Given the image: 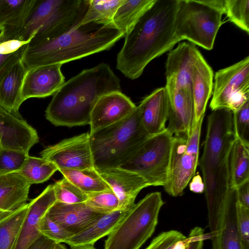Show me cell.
Returning <instances> with one entry per match:
<instances>
[{
    "mask_svg": "<svg viewBox=\"0 0 249 249\" xmlns=\"http://www.w3.org/2000/svg\"><path fill=\"white\" fill-rule=\"evenodd\" d=\"M178 0H156L125 35L117 56L116 68L134 80L154 58L181 40L175 31Z\"/></svg>",
    "mask_w": 249,
    "mask_h": 249,
    "instance_id": "obj_1",
    "label": "cell"
},
{
    "mask_svg": "<svg viewBox=\"0 0 249 249\" xmlns=\"http://www.w3.org/2000/svg\"><path fill=\"white\" fill-rule=\"evenodd\" d=\"M117 91H121L120 79L108 64L100 63L65 82L53 95L45 111L46 118L56 126L89 124L98 99Z\"/></svg>",
    "mask_w": 249,
    "mask_h": 249,
    "instance_id": "obj_2",
    "label": "cell"
},
{
    "mask_svg": "<svg viewBox=\"0 0 249 249\" xmlns=\"http://www.w3.org/2000/svg\"><path fill=\"white\" fill-rule=\"evenodd\" d=\"M124 34L113 24L91 22L59 36L27 45L21 59L27 69L61 64L110 49Z\"/></svg>",
    "mask_w": 249,
    "mask_h": 249,
    "instance_id": "obj_3",
    "label": "cell"
},
{
    "mask_svg": "<svg viewBox=\"0 0 249 249\" xmlns=\"http://www.w3.org/2000/svg\"><path fill=\"white\" fill-rule=\"evenodd\" d=\"M89 134L97 170L124 164L150 136L142 124L139 106L121 120Z\"/></svg>",
    "mask_w": 249,
    "mask_h": 249,
    "instance_id": "obj_4",
    "label": "cell"
},
{
    "mask_svg": "<svg viewBox=\"0 0 249 249\" xmlns=\"http://www.w3.org/2000/svg\"><path fill=\"white\" fill-rule=\"evenodd\" d=\"M89 0H35L16 39L36 43L57 37L78 26Z\"/></svg>",
    "mask_w": 249,
    "mask_h": 249,
    "instance_id": "obj_5",
    "label": "cell"
},
{
    "mask_svg": "<svg viewBox=\"0 0 249 249\" xmlns=\"http://www.w3.org/2000/svg\"><path fill=\"white\" fill-rule=\"evenodd\" d=\"M164 203L160 192L147 194L108 235L104 249H139L154 233Z\"/></svg>",
    "mask_w": 249,
    "mask_h": 249,
    "instance_id": "obj_6",
    "label": "cell"
},
{
    "mask_svg": "<svg viewBox=\"0 0 249 249\" xmlns=\"http://www.w3.org/2000/svg\"><path fill=\"white\" fill-rule=\"evenodd\" d=\"M223 14L200 0H178L175 18L176 36L205 49H213L222 24Z\"/></svg>",
    "mask_w": 249,
    "mask_h": 249,
    "instance_id": "obj_7",
    "label": "cell"
},
{
    "mask_svg": "<svg viewBox=\"0 0 249 249\" xmlns=\"http://www.w3.org/2000/svg\"><path fill=\"white\" fill-rule=\"evenodd\" d=\"M173 135L166 129L150 136L132 157L119 167L143 177L150 186H164L167 181Z\"/></svg>",
    "mask_w": 249,
    "mask_h": 249,
    "instance_id": "obj_8",
    "label": "cell"
},
{
    "mask_svg": "<svg viewBox=\"0 0 249 249\" xmlns=\"http://www.w3.org/2000/svg\"><path fill=\"white\" fill-rule=\"evenodd\" d=\"M204 118L194 124L188 136H173L167 181L163 186L170 196L182 195L198 165L199 147Z\"/></svg>",
    "mask_w": 249,
    "mask_h": 249,
    "instance_id": "obj_9",
    "label": "cell"
},
{
    "mask_svg": "<svg viewBox=\"0 0 249 249\" xmlns=\"http://www.w3.org/2000/svg\"><path fill=\"white\" fill-rule=\"evenodd\" d=\"M214 80L212 110L237 111L249 101V56L216 71Z\"/></svg>",
    "mask_w": 249,
    "mask_h": 249,
    "instance_id": "obj_10",
    "label": "cell"
},
{
    "mask_svg": "<svg viewBox=\"0 0 249 249\" xmlns=\"http://www.w3.org/2000/svg\"><path fill=\"white\" fill-rule=\"evenodd\" d=\"M207 132L200 168L219 166L226 160L236 139L233 112L226 109L212 110L208 117Z\"/></svg>",
    "mask_w": 249,
    "mask_h": 249,
    "instance_id": "obj_11",
    "label": "cell"
},
{
    "mask_svg": "<svg viewBox=\"0 0 249 249\" xmlns=\"http://www.w3.org/2000/svg\"><path fill=\"white\" fill-rule=\"evenodd\" d=\"M228 158L218 166L201 168L204 183L213 249H217L225 201L231 188Z\"/></svg>",
    "mask_w": 249,
    "mask_h": 249,
    "instance_id": "obj_12",
    "label": "cell"
},
{
    "mask_svg": "<svg viewBox=\"0 0 249 249\" xmlns=\"http://www.w3.org/2000/svg\"><path fill=\"white\" fill-rule=\"evenodd\" d=\"M42 158L58 169L81 170L94 168L89 133H84L49 146L40 152Z\"/></svg>",
    "mask_w": 249,
    "mask_h": 249,
    "instance_id": "obj_13",
    "label": "cell"
},
{
    "mask_svg": "<svg viewBox=\"0 0 249 249\" xmlns=\"http://www.w3.org/2000/svg\"><path fill=\"white\" fill-rule=\"evenodd\" d=\"M168 98V131L174 136H188L195 122V107L192 89L165 86Z\"/></svg>",
    "mask_w": 249,
    "mask_h": 249,
    "instance_id": "obj_14",
    "label": "cell"
},
{
    "mask_svg": "<svg viewBox=\"0 0 249 249\" xmlns=\"http://www.w3.org/2000/svg\"><path fill=\"white\" fill-rule=\"evenodd\" d=\"M200 53L195 44L185 42L170 50L165 65V86L192 89L193 68Z\"/></svg>",
    "mask_w": 249,
    "mask_h": 249,
    "instance_id": "obj_15",
    "label": "cell"
},
{
    "mask_svg": "<svg viewBox=\"0 0 249 249\" xmlns=\"http://www.w3.org/2000/svg\"><path fill=\"white\" fill-rule=\"evenodd\" d=\"M97 171L116 195L119 200L118 210L129 212L134 206L139 192L150 186L140 175L120 167Z\"/></svg>",
    "mask_w": 249,
    "mask_h": 249,
    "instance_id": "obj_16",
    "label": "cell"
},
{
    "mask_svg": "<svg viewBox=\"0 0 249 249\" xmlns=\"http://www.w3.org/2000/svg\"><path fill=\"white\" fill-rule=\"evenodd\" d=\"M136 107L131 99L121 91H113L102 96L91 111L89 133L121 120Z\"/></svg>",
    "mask_w": 249,
    "mask_h": 249,
    "instance_id": "obj_17",
    "label": "cell"
},
{
    "mask_svg": "<svg viewBox=\"0 0 249 249\" xmlns=\"http://www.w3.org/2000/svg\"><path fill=\"white\" fill-rule=\"evenodd\" d=\"M0 140L3 148L29 153L39 141L36 130L0 106Z\"/></svg>",
    "mask_w": 249,
    "mask_h": 249,
    "instance_id": "obj_18",
    "label": "cell"
},
{
    "mask_svg": "<svg viewBox=\"0 0 249 249\" xmlns=\"http://www.w3.org/2000/svg\"><path fill=\"white\" fill-rule=\"evenodd\" d=\"M61 66L52 64L28 69L21 89L23 101L31 98H44L53 95L65 83Z\"/></svg>",
    "mask_w": 249,
    "mask_h": 249,
    "instance_id": "obj_19",
    "label": "cell"
},
{
    "mask_svg": "<svg viewBox=\"0 0 249 249\" xmlns=\"http://www.w3.org/2000/svg\"><path fill=\"white\" fill-rule=\"evenodd\" d=\"M55 201L53 185H49L28 203L27 214L15 249H28L40 237L39 221Z\"/></svg>",
    "mask_w": 249,
    "mask_h": 249,
    "instance_id": "obj_20",
    "label": "cell"
},
{
    "mask_svg": "<svg viewBox=\"0 0 249 249\" xmlns=\"http://www.w3.org/2000/svg\"><path fill=\"white\" fill-rule=\"evenodd\" d=\"M31 186L19 172L0 173V223L28 203Z\"/></svg>",
    "mask_w": 249,
    "mask_h": 249,
    "instance_id": "obj_21",
    "label": "cell"
},
{
    "mask_svg": "<svg viewBox=\"0 0 249 249\" xmlns=\"http://www.w3.org/2000/svg\"><path fill=\"white\" fill-rule=\"evenodd\" d=\"M47 213L72 235L84 230L102 214L92 210L85 202L66 204L57 201L49 208Z\"/></svg>",
    "mask_w": 249,
    "mask_h": 249,
    "instance_id": "obj_22",
    "label": "cell"
},
{
    "mask_svg": "<svg viewBox=\"0 0 249 249\" xmlns=\"http://www.w3.org/2000/svg\"><path fill=\"white\" fill-rule=\"evenodd\" d=\"M142 124L149 136L160 133L166 129L168 118V98L164 87L154 90L139 105Z\"/></svg>",
    "mask_w": 249,
    "mask_h": 249,
    "instance_id": "obj_23",
    "label": "cell"
},
{
    "mask_svg": "<svg viewBox=\"0 0 249 249\" xmlns=\"http://www.w3.org/2000/svg\"><path fill=\"white\" fill-rule=\"evenodd\" d=\"M213 70L200 53L194 66L192 76L194 124L205 116L207 105L213 92Z\"/></svg>",
    "mask_w": 249,
    "mask_h": 249,
    "instance_id": "obj_24",
    "label": "cell"
},
{
    "mask_svg": "<svg viewBox=\"0 0 249 249\" xmlns=\"http://www.w3.org/2000/svg\"><path fill=\"white\" fill-rule=\"evenodd\" d=\"M128 212L117 210L109 213L102 214L84 230L72 235L65 243L71 248L93 246L99 239L108 235Z\"/></svg>",
    "mask_w": 249,
    "mask_h": 249,
    "instance_id": "obj_25",
    "label": "cell"
},
{
    "mask_svg": "<svg viewBox=\"0 0 249 249\" xmlns=\"http://www.w3.org/2000/svg\"><path fill=\"white\" fill-rule=\"evenodd\" d=\"M35 0H0V40L16 39Z\"/></svg>",
    "mask_w": 249,
    "mask_h": 249,
    "instance_id": "obj_26",
    "label": "cell"
},
{
    "mask_svg": "<svg viewBox=\"0 0 249 249\" xmlns=\"http://www.w3.org/2000/svg\"><path fill=\"white\" fill-rule=\"evenodd\" d=\"M27 68L20 60L0 83V106L15 116L22 118L19 111L24 102L21 89Z\"/></svg>",
    "mask_w": 249,
    "mask_h": 249,
    "instance_id": "obj_27",
    "label": "cell"
},
{
    "mask_svg": "<svg viewBox=\"0 0 249 249\" xmlns=\"http://www.w3.org/2000/svg\"><path fill=\"white\" fill-rule=\"evenodd\" d=\"M236 189L231 187L223 212L217 249H242L237 214Z\"/></svg>",
    "mask_w": 249,
    "mask_h": 249,
    "instance_id": "obj_28",
    "label": "cell"
},
{
    "mask_svg": "<svg viewBox=\"0 0 249 249\" xmlns=\"http://www.w3.org/2000/svg\"><path fill=\"white\" fill-rule=\"evenodd\" d=\"M228 169L231 187L249 180V143L236 138L229 154Z\"/></svg>",
    "mask_w": 249,
    "mask_h": 249,
    "instance_id": "obj_29",
    "label": "cell"
},
{
    "mask_svg": "<svg viewBox=\"0 0 249 249\" xmlns=\"http://www.w3.org/2000/svg\"><path fill=\"white\" fill-rule=\"evenodd\" d=\"M63 177L88 196L102 192L112 191L94 168L73 170L60 169Z\"/></svg>",
    "mask_w": 249,
    "mask_h": 249,
    "instance_id": "obj_30",
    "label": "cell"
},
{
    "mask_svg": "<svg viewBox=\"0 0 249 249\" xmlns=\"http://www.w3.org/2000/svg\"><path fill=\"white\" fill-rule=\"evenodd\" d=\"M156 0H124L113 18L115 27L125 35Z\"/></svg>",
    "mask_w": 249,
    "mask_h": 249,
    "instance_id": "obj_31",
    "label": "cell"
},
{
    "mask_svg": "<svg viewBox=\"0 0 249 249\" xmlns=\"http://www.w3.org/2000/svg\"><path fill=\"white\" fill-rule=\"evenodd\" d=\"M124 0H89L87 12L79 25L91 22L113 23V17Z\"/></svg>",
    "mask_w": 249,
    "mask_h": 249,
    "instance_id": "obj_32",
    "label": "cell"
},
{
    "mask_svg": "<svg viewBox=\"0 0 249 249\" xmlns=\"http://www.w3.org/2000/svg\"><path fill=\"white\" fill-rule=\"evenodd\" d=\"M57 170L56 166L49 160L29 156L18 172L32 185L46 181Z\"/></svg>",
    "mask_w": 249,
    "mask_h": 249,
    "instance_id": "obj_33",
    "label": "cell"
},
{
    "mask_svg": "<svg viewBox=\"0 0 249 249\" xmlns=\"http://www.w3.org/2000/svg\"><path fill=\"white\" fill-rule=\"evenodd\" d=\"M28 206V203L0 223V249H15Z\"/></svg>",
    "mask_w": 249,
    "mask_h": 249,
    "instance_id": "obj_34",
    "label": "cell"
},
{
    "mask_svg": "<svg viewBox=\"0 0 249 249\" xmlns=\"http://www.w3.org/2000/svg\"><path fill=\"white\" fill-rule=\"evenodd\" d=\"M30 42L18 39L0 40V83L14 65L22 59Z\"/></svg>",
    "mask_w": 249,
    "mask_h": 249,
    "instance_id": "obj_35",
    "label": "cell"
},
{
    "mask_svg": "<svg viewBox=\"0 0 249 249\" xmlns=\"http://www.w3.org/2000/svg\"><path fill=\"white\" fill-rule=\"evenodd\" d=\"M229 20L249 34V0H225V12Z\"/></svg>",
    "mask_w": 249,
    "mask_h": 249,
    "instance_id": "obj_36",
    "label": "cell"
},
{
    "mask_svg": "<svg viewBox=\"0 0 249 249\" xmlns=\"http://www.w3.org/2000/svg\"><path fill=\"white\" fill-rule=\"evenodd\" d=\"M56 201L66 204L85 202L88 196L71 182L66 178L56 181L53 185Z\"/></svg>",
    "mask_w": 249,
    "mask_h": 249,
    "instance_id": "obj_37",
    "label": "cell"
},
{
    "mask_svg": "<svg viewBox=\"0 0 249 249\" xmlns=\"http://www.w3.org/2000/svg\"><path fill=\"white\" fill-rule=\"evenodd\" d=\"M85 203L92 210L101 214L109 213L119 208V200L113 191L88 195Z\"/></svg>",
    "mask_w": 249,
    "mask_h": 249,
    "instance_id": "obj_38",
    "label": "cell"
},
{
    "mask_svg": "<svg viewBox=\"0 0 249 249\" xmlns=\"http://www.w3.org/2000/svg\"><path fill=\"white\" fill-rule=\"evenodd\" d=\"M29 156V153L2 147L0 151V173L18 172Z\"/></svg>",
    "mask_w": 249,
    "mask_h": 249,
    "instance_id": "obj_39",
    "label": "cell"
},
{
    "mask_svg": "<svg viewBox=\"0 0 249 249\" xmlns=\"http://www.w3.org/2000/svg\"><path fill=\"white\" fill-rule=\"evenodd\" d=\"M38 230L41 235L54 241L57 244H61L72 235L53 221L46 214L41 218Z\"/></svg>",
    "mask_w": 249,
    "mask_h": 249,
    "instance_id": "obj_40",
    "label": "cell"
},
{
    "mask_svg": "<svg viewBox=\"0 0 249 249\" xmlns=\"http://www.w3.org/2000/svg\"><path fill=\"white\" fill-rule=\"evenodd\" d=\"M233 116L236 138L249 143V101L233 112Z\"/></svg>",
    "mask_w": 249,
    "mask_h": 249,
    "instance_id": "obj_41",
    "label": "cell"
},
{
    "mask_svg": "<svg viewBox=\"0 0 249 249\" xmlns=\"http://www.w3.org/2000/svg\"><path fill=\"white\" fill-rule=\"evenodd\" d=\"M186 238L182 233L176 230L162 232L155 237L145 249H173L178 242Z\"/></svg>",
    "mask_w": 249,
    "mask_h": 249,
    "instance_id": "obj_42",
    "label": "cell"
},
{
    "mask_svg": "<svg viewBox=\"0 0 249 249\" xmlns=\"http://www.w3.org/2000/svg\"><path fill=\"white\" fill-rule=\"evenodd\" d=\"M237 214L242 249H249V208L237 201Z\"/></svg>",
    "mask_w": 249,
    "mask_h": 249,
    "instance_id": "obj_43",
    "label": "cell"
},
{
    "mask_svg": "<svg viewBox=\"0 0 249 249\" xmlns=\"http://www.w3.org/2000/svg\"><path fill=\"white\" fill-rule=\"evenodd\" d=\"M206 238L204 230L200 227H195L187 238L189 243L186 249H202L203 240Z\"/></svg>",
    "mask_w": 249,
    "mask_h": 249,
    "instance_id": "obj_44",
    "label": "cell"
},
{
    "mask_svg": "<svg viewBox=\"0 0 249 249\" xmlns=\"http://www.w3.org/2000/svg\"><path fill=\"white\" fill-rule=\"evenodd\" d=\"M238 203L249 208V180H248L236 188Z\"/></svg>",
    "mask_w": 249,
    "mask_h": 249,
    "instance_id": "obj_45",
    "label": "cell"
},
{
    "mask_svg": "<svg viewBox=\"0 0 249 249\" xmlns=\"http://www.w3.org/2000/svg\"><path fill=\"white\" fill-rule=\"evenodd\" d=\"M57 244L54 241L41 235L28 249H54Z\"/></svg>",
    "mask_w": 249,
    "mask_h": 249,
    "instance_id": "obj_46",
    "label": "cell"
},
{
    "mask_svg": "<svg viewBox=\"0 0 249 249\" xmlns=\"http://www.w3.org/2000/svg\"><path fill=\"white\" fill-rule=\"evenodd\" d=\"M190 181L189 189L191 191L197 194H201L204 192V183L199 174L195 175Z\"/></svg>",
    "mask_w": 249,
    "mask_h": 249,
    "instance_id": "obj_47",
    "label": "cell"
},
{
    "mask_svg": "<svg viewBox=\"0 0 249 249\" xmlns=\"http://www.w3.org/2000/svg\"><path fill=\"white\" fill-rule=\"evenodd\" d=\"M200 1L213 9L220 11L223 14H224L225 0H200Z\"/></svg>",
    "mask_w": 249,
    "mask_h": 249,
    "instance_id": "obj_48",
    "label": "cell"
},
{
    "mask_svg": "<svg viewBox=\"0 0 249 249\" xmlns=\"http://www.w3.org/2000/svg\"><path fill=\"white\" fill-rule=\"evenodd\" d=\"M54 249H68L67 247L62 244H57Z\"/></svg>",
    "mask_w": 249,
    "mask_h": 249,
    "instance_id": "obj_49",
    "label": "cell"
},
{
    "mask_svg": "<svg viewBox=\"0 0 249 249\" xmlns=\"http://www.w3.org/2000/svg\"><path fill=\"white\" fill-rule=\"evenodd\" d=\"M2 144H1V141L0 140V151L1 150V149H2Z\"/></svg>",
    "mask_w": 249,
    "mask_h": 249,
    "instance_id": "obj_50",
    "label": "cell"
},
{
    "mask_svg": "<svg viewBox=\"0 0 249 249\" xmlns=\"http://www.w3.org/2000/svg\"><path fill=\"white\" fill-rule=\"evenodd\" d=\"M1 30H2V28L0 26V32H1Z\"/></svg>",
    "mask_w": 249,
    "mask_h": 249,
    "instance_id": "obj_51",
    "label": "cell"
}]
</instances>
